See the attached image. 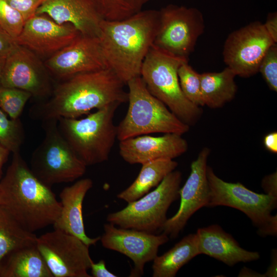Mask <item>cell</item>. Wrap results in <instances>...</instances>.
I'll return each mask as SVG.
<instances>
[{
  "mask_svg": "<svg viewBox=\"0 0 277 277\" xmlns=\"http://www.w3.org/2000/svg\"><path fill=\"white\" fill-rule=\"evenodd\" d=\"M182 173L173 170L167 175L155 189L138 200L128 203L124 208L107 216L115 226L154 233L161 229L167 219V212L177 200Z\"/></svg>",
  "mask_w": 277,
  "mask_h": 277,
  "instance_id": "cell-9",
  "label": "cell"
},
{
  "mask_svg": "<svg viewBox=\"0 0 277 277\" xmlns=\"http://www.w3.org/2000/svg\"><path fill=\"white\" fill-rule=\"evenodd\" d=\"M37 236L24 229L0 205V271L4 259L11 251L22 247L35 244Z\"/></svg>",
  "mask_w": 277,
  "mask_h": 277,
  "instance_id": "cell-26",
  "label": "cell"
},
{
  "mask_svg": "<svg viewBox=\"0 0 277 277\" xmlns=\"http://www.w3.org/2000/svg\"><path fill=\"white\" fill-rule=\"evenodd\" d=\"M277 273V253L276 249L271 252V262L266 272L264 273V277H276Z\"/></svg>",
  "mask_w": 277,
  "mask_h": 277,
  "instance_id": "cell-39",
  "label": "cell"
},
{
  "mask_svg": "<svg viewBox=\"0 0 277 277\" xmlns=\"http://www.w3.org/2000/svg\"><path fill=\"white\" fill-rule=\"evenodd\" d=\"M210 153V149L204 147L191 164L190 174L179 190V208L173 216L167 219L161 229L169 238H176L191 216L200 208L208 206L210 188L207 167Z\"/></svg>",
  "mask_w": 277,
  "mask_h": 277,
  "instance_id": "cell-14",
  "label": "cell"
},
{
  "mask_svg": "<svg viewBox=\"0 0 277 277\" xmlns=\"http://www.w3.org/2000/svg\"><path fill=\"white\" fill-rule=\"evenodd\" d=\"M127 112L117 127V139L154 133L183 135L190 126L181 121L147 89L141 76L129 81Z\"/></svg>",
  "mask_w": 277,
  "mask_h": 277,
  "instance_id": "cell-6",
  "label": "cell"
},
{
  "mask_svg": "<svg viewBox=\"0 0 277 277\" xmlns=\"http://www.w3.org/2000/svg\"><path fill=\"white\" fill-rule=\"evenodd\" d=\"M236 75L228 67L219 72L201 74V92L204 106L212 109L222 107L235 97Z\"/></svg>",
  "mask_w": 277,
  "mask_h": 277,
  "instance_id": "cell-24",
  "label": "cell"
},
{
  "mask_svg": "<svg viewBox=\"0 0 277 277\" xmlns=\"http://www.w3.org/2000/svg\"><path fill=\"white\" fill-rule=\"evenodd\" d=\"M238 276L264 277V275L244 266L240 270Z\"/></svg>",
  "mask_w": 277,
  "mask_h": 277,
  "instance_id": "cell-40",
  "label": "cell"
},
{
  "mask_svg": "<svg viewBox=\"0 0 277 277\" xmlns=\"http://www.w3.org/2000/svg\"><path fill=\"white\" fill-rule=\"evenodd\" d=\"M265 148L271 153L277 152V132L273 131L266 135L263 140Z\"/></svg>",
  "mask_w": 277,
  "mask_h": 277,
  "instance_id": "cell-38",
  "label": "cell"
},
{
  "mask_svg": "<svg viewBox=\"0 0 277 277\" xmlns=\"http://www.w3.org/2000/svg\"><path fill=\"white\" fill-rule=\"evenodd\" d=\"M10 152L8 149L0 144V180L2 173L3 166L7 161Z\"/></svg>",
  "mask_w": 277,
  "mask_h": 277,
  "instance_id": "cell-41",
  "label": "cell"
},
{
  "mask_svg": "<svg viewBox=\"0 0 277 277\" xmlns=\"http://www.w3.org/2000/svg\"><path fill=\"white\" fill-rule=\"evenodd\" d=\"M103 20L120 21L142 10L148 0H92Z\"/></svg>",
  "mask_w": 277,
  "mask_h": 277,
  "instance_id": "cell-27",
  "label": "cell"
},
{
  "mask_svg": "<svg viewBox=\"0 0 277 277\" xmlns=\"http://www.w3.org/2000/svg\"><path fill=\"white\" fill-rule=\"evenodd\" d=\"M274 43L263 24L252 22L228 35L224 46V61L236 76L250 77L259 72L262 58Z\"/></svg>",
  "mask_w": 277,
  "mask_h": 277,
  "instance_id": "cell-12",
  "label": "cell"
},
{
  "mask_svg": "<svg viewBox=\"0 0 277 277\" xmlns=\"http://www.w3.org/2000/svg\"><path fill=\"white\" fill-rule=\"evenodd\" d=\"M188 148L182 135L169 133L159 136L142 135L120 141L119 152L130 164H143L159 159H172L181 156Z\"/></svg>",
  "mask_w": 277,
  "mask_h": 277,
  "instance_id": "cell-18",
  "label": "cell"
},
{
  "mask_svg": "<svg viewBox=\"0 0 277 277\" xmlns=\"http://www.w3.org/2000/svg\"><path fill=\"white\" fill-rule=\"evenodd\" d=\"M260 72L271 90L277 91V45L272 44L262 58Z\"/></svg>",
  "mask_w": 277,
  "mask_h": 277,
  "instance_id": "cell-32",
  "label": "cell"
},
{
  "mask_svg": "<svg viewBox=\"0 0 277 277\" xmlns=\"http://www.w3.org/2000/svg\"><path fill=\"white\" fill-rule=\"evenodd\" d=\"M92 186V181L85 178L65 187L60 194V214L53 224L54 229L77 237L89 247L95 245L100 240V236L92 238L86 234L83 218V203Z\"/></svg>",
  "mask_w": 277,
  "mask_h": 277,
  "instance_id": "cell-20",
  "label": "cell"
},
{
  "mask_svg": "<svg viewBox=\"0 0 277 277\" xmlns=\"http://www.w3.org/2000/svg\"><path fill=\"white\" fill-rule=\"evenodd\" d=\"M0 277H53L36 244L16 249L4 259Z\"/></svg>",
  "mask_w": 277,
  "mask_h": 277,
  "instance_id": "cell-22",
  "label": "cell"
},
{
  "mask_svg": "<svg viewBox=\"0 0 277 277\" xmlns=\"http://www.w3.org/2000/svg\"><path fill=\"white\" fill-rule=\"evenodd\" d=\"M207 177L210 188L208 207L224 206L236 209L251 220L262 237L277 234V215H272L276 208L277 197L255 192L240 183L224 181L207 167Z\"/></svg>",
  "mask_w": 277,
  "mask_h": 277,
  "instance_id": "cell-7",
  "label": "cell"
},
{
  "mask_svg": "<svg viewBox=\"0 0 277 277\" xmlns=\"http://www.w3.org/2000/svg\"><path fill=\"white\" fill-rule=\"evenodd\" d=\"M120 105L117 103L108 105L82 118L57 120L61 134L87 166L108 160L117 139L113 117Z\"/></svg>",
  "mask_w": 277,
  "mask_h": 277,
  "instance_id": "cell-4",
  "label": "cell"
},
{
  "mask_svg": "<svg viewBox=\"0 0 277 277\" xmlns=\"http://www.w3.org/2000/svg\"><path fill=\"white\" fill-rule=\"evenodd\" d=\"M36 245L53 277L92 276L89 246L77 237L54 229L37 237Z\"/></svg>",
  "mask_w": 277,
  "mask_h": 277,
  "instance_id": "cell-11",
  "label": "cell"
},
{
  "mask_svg": "<svg viewBox=\"0 0 277 277\" xmlns=\"http://www.w3.org/2000/svg\"><path fill=\"white\" fill-rule=\"evenodd\" d=\"M45 137L34 150L30 169L43 183L54 184L73 182L86 172L87 166L61 134L57 120L43 121Z\"/></svg>",
  "mask_w": 277,
  "mask_h": 277,
  "instance_id": "cell-8",
  "label": "cell"
},
{
  "mask_svg": "<svg viewBox=\"0 0 277 277\" xmlns=\"http://www.w3.org/2000/svg\"><path fill=\"white\" fill-rule=\"evenodd\" d=\"M35 14L59 24H71L83 35L97 37L103 20L92 0H44Z\"/></svg>",
  "mask_w": 277,
  "mask_h": 277,
  "instance_id": "cell-19",
  "label": "cell"
},
{
  "mask_svg": "<svg viewBox=\"0 0 277 277\" xmlns=\"http://www.w3.org/2000/svg\"><path fill=\"white\" fill-rule=\"evenodd\" d=\"M0 188L2 206L29 232L53 225L60 215L61 203L51 187L33 173L19 152L13 153Z\"/></svg>",
  "mask_w": 277,
  "mask_h": 277,
  "instance_id": "cell-3",
  "label": "cell"
},
{
  "mask_svg": "<svg viewBox=\"0 0 277 277\" xmlns=\"http://www.w3.org/2000/svg\"><path fill=\"white\" fill-rule=\"evenodd\" d=\"M160 11V24L153 45L171 54L188 58L203 34L205 23L194 8L168 5Z\"/></svg>",
  "mask_w": 277,
  "mask_h": 277,
  "instance_id": "cell-10",
  "label": "cell"
},
{
  "mask_svg": "<svg viewBox=\"0 0 277 277\" xmlns=\"http://www.w3.org/2000/svg\"><path fill=\"white\" fill-rule=\"evenodd\" d=\"M91 276L93 277H116L115 274L108 270L105 262L103 260L97 263L93 262L90 268Z\"/></svg>",
  "mask_w": 277,
  "mask_h": 277,
  "instance_id": "cell-36",
  "label": "cell"
},
{
  "mask_svg": "<svg viewBox=\"0 0 277 277\" xmlns=\"http://www.w3.org/2000/svg\"><path fill=\"white\" fill-rule=\"evenodd\" d=\"M16 45L15 39L0 27V54L8 55Z\"/></svg>",
  "mask_w": 277,
  "mask_h": 277,
  "instance_id": "cell-35",
  "label": "cell"
},
{
  "mask_svg": "<svg viewBox=\"0 0 277 277\" xmlns=\"http://www.w3.org/2000/svg\"><path fill=\"white\" fill-rule=\"evenodd\" d=\"M32 95L17 88L0 87V109L10 118H18Z\"/></svg>",
  "mask_w": 277,
  "mask_h": 277,
  "instance_id": "cell-30",
  "label": "cell"
},
{
  "mask_svg": "<svg viewBox=\"0 0 277 277\" xmlns=\"http://www.w3.org/2000/svg\"><path fill=\"white\" fill-rule=\"evenodd\" d=\"M2 192L0 188V205H2Z\"/></svg>",
  "mask_w": 277,
  "mask_h": 277,
  "instance_id": "cell-43",
  "label": "cell"
},
{
  "mask_svg": "<svg viewBox=\"0 0 277 277\" xmlns=\"http://www.w3.org/2000/svg\"><path fill=\"white\" fill-rule=\"evenodd\" d=\"M186 62L188 58L171 54L152 45L143 62L140 76L150 93L190 126L200 119L202 109L189 101L181 90L177 71Z\"/></svg>",
  "mask_w": 277,
  "mask_h": 277,
  "instance_id": "cell-5",
  "label": "cell"
},
{
  "mask_svg": "<svg viewBox=\"0 0 277 277\" xmlns=\"http://www.w3.org/2000/svg\"><path fill=\"white\" fill-rule=\"evenodd\" d=\"M177 74L181 90L186 98L196 106H204L201 74L195 71L188 64V62H186L179 67Z\"/></svg>",
  "mask_w": 277,
  "mask_h": 277,
  "instance_id": "cell-29",
  "label": "cell"
},
{
  "mask_svg": "<svg viewBox=\"0 0 277 277\" xmlns=\"http://www.w3.org/2000/svg\"><path fill=\"white\" fill-rule=\"evenodd\" d=\"M80 34L71 24H59L46 15L35 14L25 21L15 41L34 53L51 55Z\"/></svg>",
  "mask_w": 277,
  "mask_h": 277,
  "instance_id": "cell-17",
  "label": "cell"
},
{
  "mask_svg": "<svg viewBox=\"0 0 277 277\" xmlns=\"http://www.w3.org/2000/svg\"><path fill=\"white\" fill-rule=\"evenodd\" d=\"M50 74L35 53L16 44L7 56L2 86L26 91L35 97H46L54 89Z\"/></svg>",
  "mask_w": 277,
  "mask_h": 277,
  "instance_id": "cell-15",
  "label": "cell"
},
{
  "mask_svg": "<svg viewBox=\"0 0 277 277\" xmlns=\"http://www.w3.org/2000/svg\"><path fill=\"white\" fill-rule=\"evenodd\" d=\"M44 64L50 74L63 80L108 68L98 37L82 34L51 55Z\"/></svg>",
  "mask_w": 277,
  "mask_h": 277,
  "instance_id": "cell-16",
  "label": "cell"
},
{
  "mask_svg": "<svg viewBox=\"0 0 277 277\" xmlns=\"http://www.w3.org/2000/svg\"><path fill=\"white\" fill-rule=\"evenodd\" d=\"M264 26L275 43H277V15L271 13L268 15Z\"/></svg>",
  "mask_w": 277,
  "mask_h": 277,
  "instance_id": "cell-37",
  "label": "cell"
},
{
  "mask_svg": "<svg viewBox=\"0 0 277 277\" xmlns=\"http://www.w3.org/2000/svg\"><path fill=\"white\" fill-rule=\"evenodd\" d=\"M137 177L117 197L127 203L138 200L156 187L169 173L175 169L177 162L172 159H159L142 164Z\"/></svg>",
  "mask_w": 277,
  "mask_h": 277,
  "instance_id": "cell-23",
  "label": "cell"
},
{
  "mask_svg": "<svg viewBox=\"0 0 277 277\" xmlns=\"http://www.w3.org/2000/svg\"><path fill=\"white\" fill-rule=\"evenodd\" d=\"M196 233L184 236L175 245L153 260V277H174L178 271L199 255Z\"/></svg>",
  "mask_w": 277,
  "mask_h": 277,
  "instance_id": "cell-25",
  "label": "cell"
},
{
  "mask_svg": "<svg viewBox=\"0 0 277 277\" xmlns=\"http://www.w3.org/2000/svg\"><path fill=\"white\" fill-rule=\"evenodd\" d=\"M169 238L164 233L155 235L134 229L117 228L109 223L104 225L100 241L104 248L131 259L134 266L130 276L136 277L143 275L145 264L154 259L160 246L168 242Z\"/></svg>",
  "mask_w": 277,
  "mask_h": 277,
  "instance_id": "cell-13",
  "label": "cell"
},
{
  "mask_svg": "<svg viewBox=\"0 0 277 277\" xmlns=\"http://www.w3.org/2000/svg\"><path fill=\"white\" fill-rule=\"evenodd\" d=\"M7 55L0 54V87L2 86V80Z\"/></svg>",
  "mask_w": 277,
  "mask_h": 277,
  "instance_id": "cell-42",
  "label": "cell"
},
{
  "mask_svg": "<svg viewBox=\"0 0 277 277\" xmlns=\"http://www.w3.org/2000/svg\"><path fill=\"white\" fill-rule=\"evenodd\" d=\"M125 85L109 68L78 74L57 85L50 98L30 109V114L43 122L78 118L92 110L128 102Z\"/></svg>",
  "mask_w": 277,
  "mask_h": 277,
  "instance_id": "cell-1",
  "label": "cell"
},
{
  "mask_svg": "<svg viewBox=\"0 0 277 277\" xmlns=\"http://www.w3.org/2000/svg\"><path fill=\"white\" fill-rule=\"evenodd\" d=\"M261 186L265 194L277 197L276 171L265 176L262 181Z\"/></svg>",
  "mask_w": 277,
  "mask_h": 277,
  "instance_id": "cell-34",
  "label": "cell"
},
{
  "mask_svg": "<svg viewBox=\"0 0 277 277\" xmlns=\"http://www.w3.org/2000/svg\"><path fill=\"white\" fill-rule=\"evenodd\" d=\"M24 138V129L20 119H9L0 109V144L13 153L18 152Z\"/></svg>",
  "mask_w": 277,
  "mask_h": 277,
  "instance_id": "cell-28",
  "label": "cell"
},
{
  "mask_svg": "<svg viewBox=\"0 0 277 277\" xmlns=\"http://www.w3.org/2000/svg\"><path fill=\"white\" fill-rule=\"evenodd\" d=\"M148 1H149V0H148Z\"/></svg>",
  "mask_w": 277,
  "mask_h": 277,
  "instance_id": "cell-44",
  "label": "cell"
},
{
  "mask_svg": "<svg viewBox=\"0 0 277 277\" xmlns=\"http://www.w3.org/2000/svg\"><path fill=\"white\" fill-rule=\"evenodd\" d=\"M159 24L160 11L152 9L142 10L122 20L102 21L98 38L108 68L126 85L140 76Z\"/></svg>",
  "mask_w": 277,
  "mask_h": 277,
  "instance_id": "cell-2",
  "label": "cell"
},
{
  "mask_svg": "<svg viewBox=\"0 0 277 277\" xmlns=\"http://www.w3.org/2000/svg\"><path fill=\"white\" fill-rule=\"evenodd\" d=\"M25 20L6 0H0V27L14 39L21 33Z\"/></svg>",
  "mask_w": 277,
  "mask_h": 277,
  "instance_id": "cell-31",
  "label": "cell"
},
{
  "mask_svg": "<svg viewBox=\"0 0 277 277\" xmlns=\"http://www.w3.org/2000/svg\"><path fill=\"white\" fill-rule=\"evenodd\" d=\"M14 9L19 12L26 21L35 14L36 10L44 0H6Z\"/></svg>",
  "mask_w": 277,
  "mask_h": 277,
  "instance_id": "cell-33",
  "label": "cell"
},
{
  "mask_svg": "<svg viewBox=\"0 0 277 277\" xmlns=\"http://www.w3.org/2000/svg\"><path fill=\"white\" fill-rule=\"evenodd\" d=\"M196 235L200 254L208 255L228 266L256 261L260 258L258 252L242 248L231 234L218 225L199 228Z\"/></svg>",
  "mask_w": 277,
  "mask_h": 277,
  "instance_id": "cell-21",
  "label": "cell"
}]
</instances>
